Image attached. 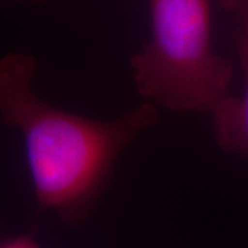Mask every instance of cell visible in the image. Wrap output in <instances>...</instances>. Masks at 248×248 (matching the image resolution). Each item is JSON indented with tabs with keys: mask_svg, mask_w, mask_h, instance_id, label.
I'll list each match as a JSON object with an SVG mask.
<instances>
[{
	"mask_svg": "<svg viewBox=\"0 0 248 248\" xmlns=\"http://www.w3.org/2000/svg\"><path fill=\"white\" fill-rule=\"evenodd\" d=\"M236 36L239 61L244 73V93L228 97L214 109V131L222 151L248 157V11Z\"/></svg>",
	"mask_w": 248,
	"mask_h": 248,
	"instance_id": "3957f363",
	"label": "cell"
},
{
	"mask_svg": "<svg viewBox=\"0 0 248 248\" xmlns=\"http://www.w3.org/2000/svg\"><path fill=\"white\" fill-rule=\"evenodd\" d=\"M35 58L9 54L0 60V122L22 134L36 200L62 221H83L104 190L116 159L157 110L145 102L113 122H98L57 109L32 90Z\"/></svg>",
	"mask_w": 248,
	"mask_h": 248,
	"instance_id": "6da1fadb",
	"label": "cell"
},
{
	"mask_svg": "<svg viewBox=\"0 0 248 248\" xmlns=\"http://www.w3.org/2000/svg\"><path fill=\"white\" fill-rule=\"evenodd\" d=\"M152 35L130 61L140 94L172 112H211L228 97L229 60L211 42L210 0H149Z\"/></svg>",
	"mask_w": 248,
	"mask_h": 248,
	"instance_id": "7a4b0ae2",
	"label": "cell"
},
{
	"mask_svg": "<svg viewBox=\"0 0 248 248\" xmlns=\"http://www.w3.org/2000/svg\"><path fill=\"white\" fill-rule=\"evenodd\" d=\"M13 1H43V0H13Z\"/></svg>",
	"mask_w": 248,
	"mask_h": 248,
	"instance_id": "8992f818",
	"label": "cell"
},
{
	"mask_svg": "<svg viewBox=\"0 0 248 248\" xmlns=\"http://www.w3.org/2000/svg\"><path fill=\"white\" fill-rule=\"evenodd\" d=\"M246 11H248V9H247V10H246ZM243 13H244V11H243Z\"/></svg>",
	"mask_w": 248,
	"mask_h": 248,
	"instance_id": "52a82bcc",
	"label": "cell"
},
{
	"mask_svg": "<svg viewBox=\"0 0 248 248\" xmlns=\"http://www.w3.org/2000/svg\"><path fill=\"white\" fill-rule=\"evenodd\" d=\"M0 248H40L31 236H14L0 240Z\"/></svg>",
	"mask_w": 248,
	"mask_h": 248,
	"instance_id": "277c9868",
	"label": "cell"
},
{
	"mask_svg": "<svg viewBox=\"0 0 248 248\" xmlns=\"http://www.w3.org/2000/svg\"><path fill=\"white\" fill-rule=\"evenodd\" d=\"M222 6L231 10H237L240 13L248 9V0H219Z\"/></svg>",
	"mask_w": 248,
	"mask_h": 248,
	"instance_id": "5b68a950",
	"label": "cell"
}]
</instances>
